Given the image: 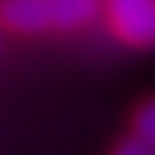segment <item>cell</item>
Returning a JSON list of instances; mask_svg holds the SVG:
<instances>
[{
  "instance_id": "obj_2",
  "label": "cell",
  "mask_w": 155,
  "mask_h": 155,
  "mask_svg": "<svg viewBox=\"0 0 155 155\" xmlns=\"http://www.w3.org/2000/svg\"><path fill=\"white\" fill-rule=\"evenodd\" d=\"M104 12L121 43L135 49L155 46V0H106Z\"/></svg>"
},
{
  "instance_id": "obj_1",
  "label": "cell",
  "mask_w": 155,
  "mask_h": 155,
  "mask_svg": "<svg viewBox=\"0 0 155 155\" xmlns=\"http://www.w3.org/2000/svg\"><path fill=\"white\" fill-rule=\"evenodd\" d=\"M101 15V0H3L0 20L20 35L72 32Z\"/></svg>"
},
{
  "instance_id": "obj_3",
  "label": "cell",
  "mask_w": 155,
  "mask_h": 155,
  "mask_svg": "<svg viewBox=\"0 0 155 155\" xmlns=\"http://www.w3.org/2000/svg\"><path fill=\"white\" fill-rule=\"evenodd\" d=\"M132 135L155 150V101H147L132 118Z\"/></svg>"
},
{
  "instance_id": "obj_4",
  "label": "cell",
  "mask_w": 155,
  "mask_h": 155,
  "mask_svg": "<svg viewBox=\"0 0 155 155\" xmlns=\"http://www.w3.org/2000/svg\"><path fill=\"white\" fill-rule=\"evenodd\" d=\"M112 155H155V150H152L150 144H144L141 138H135V135H132V138L121 141Z\"/></svg>"
}]
</instances>
